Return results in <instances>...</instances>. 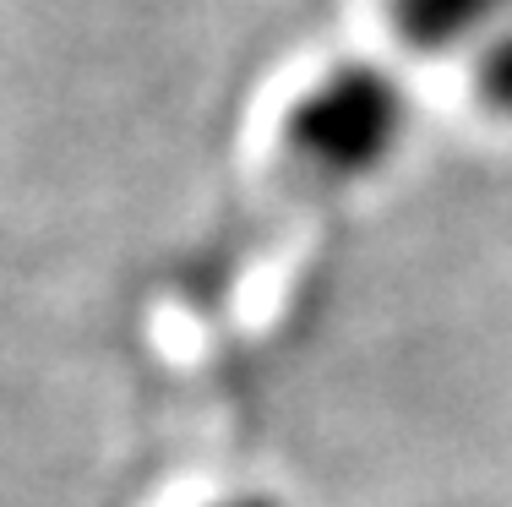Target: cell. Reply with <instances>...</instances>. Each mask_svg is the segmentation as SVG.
<instances>
[{
    "label": "cell",
    "instance_id": "6da1fadb",
    "mask_svg": "<svg viewBox=\"0 0 512 507\" xmlns=\"http://www.w3.org/2000/svg\"><path fill=\"white\" fill-rule=\"evenodd\" d=\"M284 137L316 180L349 186L382 175L409 137V93L376 60H344L300 93Z\"/></svg>",
    "mask_w": 512,
    "mask_h": 507
},
{
    "label": "cell",
    "instance_id": "7a4b0ae2",
    "mask_svg": "<svg viewBox=\"0 0 512 507\" xmlns=\"http://www.w3.org/2000/svg\"><path fill=\"white\" fill-rule=\"evenodd\" d=\"M393 33L414 55H480L507 28L512 0H393Z\"/></svg>",
    "mask_w": 512,
    "mask_h": 507
},
{
    "label": "cell",
    "instance_id": "3957f363",
    "mask_svg": "<svg viewBox=\"0 0 512 507\" xmlns=\"http://www.w3.org/2000/svg\"><path fill=\"white\" fill-rule=\"evenodd\" d=\"M474 82H480L485 110L512 120V17H507V28L474 55Z\"/></svg>",
    "mask_w": 512,
    "mask_h": 507
},
{
    "label": "cell",
    "instance_id": "277c9868",
    "mask_svg": "<svg viewBox=\"0 0 512 507\" xmlns=\"http://www.w3.org/2000/svg\"><path fill=\"white\" fill-rule=\"evenodd\" d=\"M213 507H278V502H267V497H229V502H213Z\"/></svg>",
    "mask_w": 512,
    "mask_h": 507
}]
</instances>
